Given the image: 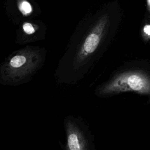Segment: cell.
<instances>
[{"instance_id":"obj_1","label":"cell","mask_w":150,"mask_h":150,"mask_svg":"<svg viewBox=\"0 0 150 150\" xmlns=\"http://www.w3.org/2000/svg\"><path fill=\"white\" fill-rule=\"evenodd\" d=\"M125 93L145 96L147 98L146 104H150L149 63L134 61L121 65L94 91L99 98H109Z\"/></svg>"},{"instance_id":"obj_2","label":"cell","mask_w":150,"mask_h":150,"mask_svg":"<svg viewBox=\"0 0 150 150\" xmlns=\"http://www.w3.org/2000/svg\"><path fill=\"white\" fill-rule=\"evenodd\" d=\"M66 142L64 150H97L94 135L80 115H67L64 120Z\"/></svg>"},{"instance_id":"obj_3","label":"cell","mask_w":150,"mask_h":150,"mask_svg":"<svg viewBox=\"0 0 150 150\" xmlns=\"http://www.w3.org/2000/svg\"><path fill=\"white\" fill-rule=\"evenodd\" d=\"M37 57L36 53L33 51L23 50L11 57L9 62V66L12 69H23L25 66L33 64Z\"/></svg>"},{"instance_id":"obj_4","label":"cell","mask_w":150,"mask_h":150,"mask_svg":"<svg viewBox=\"0 0 150 150\" xmlns=\"http://www.w3.org/2000/svg\"><path fill=\"white\" fill-rule=\"evenodd\" d=\"M17 6L24 16H28L33 12V7L31 4L27 0H17Z\"/></svg>"},{"instance_id":"obj_5","label":"cell","mask_w":150,"mask_h":150,"mask_svg":"<svg viewBox=\"0 0 150 150\" xmlns=\"http://www.w3.org/2000/svg\"><path fill=\"white\" fill-rule=\"evenodd\" d=\"M22 29L27 35H32L38 29V26L30 22H24L22 25Z\"/></svg>"},{"instance_id":"obj_6","label":"cell","mask_w":150,"mask_h":150,"mask_svg":"<svg viewBox=\"0 0 150 150\" xmlns=\"http://www.w3.org/2000/svg\"><path fill=\"white\" fill-rule=\"evenodd\" d=\"M142 33L145 41H148L150 39V24H146L144 26Z\"/></svg>"},{"instance_id":"obj_7","label":"cell","mask_w":150,"mask_h":150,"mask_svg":"<svg viewBox=\"0 0 150 150\" xmlns=\"http://www.w3.org/2000/svg\"><path fill=\"white\" fill-rule=\"evenodd\" d=\"M147 2L148 4V6L150 7V0H147Z\"/></svg>"}]
</instances>
